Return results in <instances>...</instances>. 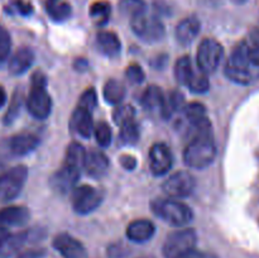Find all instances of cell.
<instances>
[{
	"instance_id": "cell-4",
	"label": "cell",
	"mask_w": 259,
	"mask_h": 258,
	"mask_svg": "<svg viewBox=\"0 0 259 258\" xmlns=\"http://www.w3.org/2000/svg\"><path fill=\"white\" fill-rule=\"evenodd\" d=\"M47 80L42 72H35L32 76L30 91L27 99V109L35 119L47 118L52 111V99L47 93Z\"/></svg>"
},
{
	"instance_id": "cell-43",
	"label": "cell",
	"mask_w": 259,
	"mask_h": 258,
	"mask_svg": "<svg viewBox=\"0 0 259 258\" xmlns=\"http://www.w3.org/2000/svg\"><path fill=\"white\" fill-rule=\"evenodd\" d=\"M181 258H217L214 254H211V253H207V252H201V250H191V252H189L187 254L182 255Z\"/></svg>"
},
{
	"instance_id": "cell-12",
	"label": "cell",
	"mask_w": 259,
	"mask_h": 258,
	"mask_svg": "<svg viewBox=\"0 0 259 258\" xmlns=\"http://www.w3.org/2000/svg\"><path fill=\"white\" fill-rule=\"evenodd\" d=\"M80 174L81 169H77L75 167H71L68 164L63 163L53 174V176L51 177V186H52L53 190L61 192V194L68 192L75 187L76 182H77L78 177H80Z\"/></svg>"
},
{
	"instance_id": "cell-16",
	"label": "cell",
	"mask_w": 259,
	"mask_h": 258,
	"mask_svg": "<svg viewBox=\"0 0 259 258\" xmlns=\"http://www.w3.org/2000/svg\"><path fill=\"white\" fill-rule=\"evenodd\" d=\"M156 228L151 220L138 219L132 222L126 228V237L134 243H144L154 235Z\"/></svg>"
},
{
	"instance_id": "cell-6",
	"label": "cell",
	"mask_w": 259,
	"mask_h": 258,
	"mask_svg": "<svg viewBox=\"0 0 259 258\" xmlns=\"http://www.w3.org/2000/svg\"><path fill=\"white\" fill-rule=\"evenodd\" d=\"M196 242V232L190 228L171 233L163 244L164 258H181L195 249Z\"/></svg>"
},
{
	"instance_id": "cell-18",
	"label": "cell",
	"mask_w": 259,
	"mask_h": 258,
	"mask_svg": "<svg viewBox=\"0 0 259 258\" xmlns=\"http://www.w3.org/2000/svg\"><path fill=\"white\" fill-rule=\"evenodd\" d=\"M200 20L196 17H189L186 19L181 20L176 27V39L181 45L187 46L195 40V38L199 35Z\"/></svg>"
},
{
	"instance_id": "cell-25",
	"label": "cell",
	"mask_w": 259,
	"mask_h": 258,
	"mask_svg": "<svg viewBox=\"0 0 259 258\" xmlns=\"http://www.w3.org/2000/svg\"><path fill=\"white\" fill-rule=\"evenodd\" d=\"M103 94L106 103L118 105L123 101L124 96H125V88L118 80H109L104 86Z\"/></svg>"
},
{
	"instance_id": "cell-15",
	"label": "cell",
	"mask_w": 259,
	"mask_h": 258,
	"mask_svg": "<svg viewBox=\"0 0 259 258\" xmlns=\"http://www.w3.org/2000/svg\"><path fill=\"white\" fill-rule=\"evenodd\" d=\"M83 168L86 169L89 176L99 177L104 176L106 174L109 168V159L105 154L103 153L99 149H91L90 152L86 153V159L85 164H83Z\"/></svg>"
},
{
	"instance_id": "cell-13",
	"label": "cell",
	"mask_w": 259,
	"mask_h": 258,
	"mask_svg": "<svg viewBox=\"0 0 259 258\" xmlns=\"http://www.w3.org/2000/svg\"><path fill=\"white\" fill-rule=\"evenodd\" d=\"M53 247L63 258H88L85 247L67 233H61L53 239Z\"/></svg>"
},
{
	"instance_id": "cell-23",
	"label": "cell",
	"mask_w": 259,
	"mask_h": 258,
	"mask_svg": "<svg viewBox=\"0 0 259 258\" xmlns=\"http://www.w3.org/2000/svg\"><path fill=\"white\" fill-rule=\"evenodd\" d=\"M28 240V233L22 232L17 234H10L7 242L0 247V258H9L14 255L20 248L24 245V243Z\"/></svg>"
},
{
	"instance_id": "cell-19",
	"label": "cell",
	"mask_w": 259,
	"mask_h": 258,
	"mask_svg": "<svg viewBox=\"0 0 259 258\" xmlns=\"http://www.w3.org/2000/svg\"><path fill=\"white\" fill-rule=\"evenodd\" d=\"M34 62V53L30 48L22 47L12 56L9 61V72L12 75H22L29 70Z\"/></svg>"
},
{
	"instance_id": "cell-40",
	"label": "cell",
	"mask_w": 259,
	"mask_h": 258,
	"mask_svg": "<svg viewBox=\"0 0 259 258\" xmlns=\"http://www.w3.org/2000/svg\"><path fill=\"white\" fill-rule=\"evenodd\" d=\"M121 167L125 168L126 171H133L137 167V159L133 156H129V154H123V156L119 158Z\"/></svg>"
},
{
	"instance_id": "cell-30",
	"label": "cell",
	"mask_w": 259,
	"mask_h": 258,
	"mask_svg": "<svg viewBox=\"0 0 259 258\" xmlns=\"http://www.w3.org/2000/svg\"><path fill=\"white\" fill-rule=\"evenodd\" d=\"M120 138L126 144H136L139 139V126L133 119L120 125Z\"/></svg>"
},
{
	"instance_id": "cell-29",
	"label": "cell",
	"mask_w": 259,
	"mask_h": 258,
	"mask_svg": "<svg viewBox=\"0 0 259 258\" xmlns=\"http://www.w3.org/2000/svg\"><path fill=\"white\" fill-rule=\"evenodd\" d=\"M187 88L195 94H204L209 90L210 82L209 78H207V73L202 72L200 68L194 70V73L190 77L189 83H187Z\"/></svg>"
},
{
	"instance_id": "cell-27",
	"label": "cell",
	"mask_w": 259,
	"mask_h": 258,
	"mask_svg": "<svg viewBox=\"0 0 259 258\" xmlns=\"http://www.w3.org/2000/svg\"><path fill=\"white\" fill-rule=\"evenodd\" d=\"M111 14V5L106 0H99L91 4L90 17L96 25H104L108 23Z\"/></svg>"
},
{
	"instance_id": "cell-11",
	"label": "cell",
	"mask_w": 259,
	"mask_h": 258,
	"mask_svg": "<svg viewBox=\"0 0 259 258\" xmlns=\"http://www.w3.org/2000/svg\"><path fill=\"white\" fill-rule=\"evenodd\" d=\"M174 159L168 147L164 143H156L149 149V167L156 176L166 175L171 169Z\"/></svg>"
},
{
	"instance_id": "cell-20",
	"label": "cell",
	"mask_w": 259,
	"mask_h": 258,
	"mask_svg": "<svg viewBox=\"0 0 259 258\" xmlns=\"http://www.w3.org/2000/svg\"><path fill=\"white\" fill-rule=\"evenodd\" d=\"M29 210L24 206H8L0 210V225L19 227L29 220Z\"/></svg>"
},
{
	"instance_id": "cell-36",
	"label": "cell",
	"mask_w": 259,
	"mask_h": 258,
	"mask_svg": "<svg viewBox=\"0 0 259 258\" xmlns=\"http://www.w3.org/2000/svg\"><path fill=\"white\" fill-rule=\"evenodd\" d=\"M136 115V110L133 109V106L131 105H120L114 110L113 118L118 125H121L125 121L131 120Z\"/></svg>"
},
{
	"instance_id": "cell-8",
	"label": "cell",
	"mask_w": 259,
	"mask_h": 258,
	"mask_svg": "<svg viewBox=\"0 0 259 258\" xmlns=\"http://www.w3.org/2000/svg\"><path fill=\"white\" fill-rule=\"evenodd\" d=\"M28 177L27 166H15L4 172L0 177V200L10 201L15 199L22 191Z\"/></svg>"
},
{
	"instance_id": "cell-38",
	"label": "cell",
	"mask_w": 259,
	"mask_h": 258,
	"mask_svg": "<svg viewBox=\"0 0 259 258\" xmlns=\"http://www.w3.org/2000/svg\"><path fill=\"white\" fill-rule=\"evenodd\" d=\"M12 48V39L10 34L3 25H0V61H4L8 58Z\"/></svg>"
},
{
	"instance_id": "cell-32",
	"label": "cell",
	"mask_w": 259,
	"mask_h": 258,
	"mask_svg": "<svg viewBox=\"0 0 259 258\" xmlns=\"http://www.w3.org/2000/svg\"><path fill=\"white\" fill-rule=\"evenodd\" d=\"M253 63L259 67V28H253L244 39Z\"/></svg>"
},
{
	"instance_id": "cell-1",
	"label": "cell",
	"mask_w": 259,
	"mask_h": 258,
	"mask_svg": "<svg viewBox=\"0 0 259 258\" xmlns=\"http://www.w3.org/2000/svg\"><path fill=\"white\" fill-rule=\"evenodd\" d=\"M225 75L239 85H249L259 78V67L253 63L244 40L233 48L225 65Z\"/></svg>"
},
{
	"instance_id": "cell-39",
	"label": "cell",
	"mask_w": 259,
	"mask_h": 258,
	"mask_svg": "<svg viewBox=\"0 0 259 258\" xmlns=\"http://www.w3.org/2000/svg\"><path fill=\"white\" fill-rule=\"evenodd\" d=\"M125 75L126 78H128L132 83H142L144 81V77H146L143 68L139 65H137V63L128 66V68H126L125 71Z\"/></svg>"
},
{
	"instance_id": "cell-10",
	"label": "cell",
	"mask_w": 259,
	"mask_h": 258,
	"mask_svg": "<svg viewBox=\"0 0 259 258\" xmlns=\"http://www.w3.org/2000/svg\"><path fill=\"white\" fill-rule=\"evenodd\" d=\"M196 182L191 174L186 171H179L171 175L162 185L164 194L172 199H182L187 197L194 192Z\"/></svg>"
},
{
	"instance_id": "cell-2",
	"label": "cell",
	"mask_w": 259,
	"mask_h": 258,
	"mask_svg": "<svg viewBox=\"0 0 259 258\" xmlns=\"http://www.w3.org/2000/svg\"><path fill=\"white\" fill-rule=\"evenodd\" d=\"M215 157H217V147L212 139V134L190 139L184 152V161L190 168H206L214 162Z\"/></svg>"
},
{
	"instance_id": "cell-9",
	"label": "cell",
	"mask_w": 259,
	"mask_h": 258,
	"mask_svg": "<svg viewBox=\"0 0 259 258\" xmlns=\"http://www.w3.org/2000/svg\"><path fill=\"white\" fill-rule=\"evenodd\" d=\"M103 191L93 186H89V185L76 187L71 196L73 210L80 215H86L95 211L103 202Z\"/></svg>"
},
{
	"instance_id": "cell-28",
	"label": "cell",
	"mask_w": 259,
	"mask_h": 258,
	"mask_svg": "<svg viewBox=\"0 0 259 258\" xmlns=\"http://www.w3.org/2000/svg\"><path fill=\"white\" fill-rule=\"evenodd\" d=\"M194 66H192L191 58L189 56H184L177 60L176 65H175V77H176L177 82L181 85H186L189 83L190 77L194 73Z\"/></svg>"
},
{
	"instance_id": "cell-35",
	"label": "cell",
	"mask_w": 259,
	"mask_h": 258,
	"mask_svg": "<svg viewBox=\"0 0 259 258\" xmlns=\"http://www.w3.org/2000/svg\"><path fill=\"white\" fill-rule=\"evenodd\" d=\"M184 113L187 120H189V123H192V121H197L200 119L205 118L206 116V109H205V106L202 104L191 103L185 106Z\"/></svg>"
},
{
	"instance_id": "cell-34",
	"label": "cell",
	"mask_w": 259,
	"mask_h": 258,
	"mask_svg": "<svg viewBox=\"0 0 259 258\" xmlns=\"http://www.w3.org/2000/svg\"><path fill=\"white\" fill-rule=\"evenodd\" d=\"M23 104V95L20 91H17V93L13 95L12 103H10L9 109L5 113L4 115V123L5 124H12L13 121L15 120V118L18 116V114L20 113V108H22Z\"/></svg>"
},
{
	"instance_id": "cell-37",
	"label": "cell",
	"mask_w": 259,
	"mask_h": 258,
	"mask_svg": "<svg viewBox=\"0 0 259 258\" xmlns=\"http://www.w3.org/2000/svg\"><path fill=\"white\" fill-rule=\"evenodd\" d=\"M96 104H98V95H96L95 90L93 88H89L81 95L77 106H81V108L93 111L96 108Z\"/></svg>"
},
{
	"instance_id": "cell-21",
	"label": "cell",
	"mask_w": 259,
	"mask_h": 258,
	"mask_svg": "<svg viewBox=\"0 0 259 258\" xmlns=\"http://www.w3.org/2000/svg\"><path fill=\"white\" fill-rule=\"evenodd\" d=\"M96 43L104 55L109 57H115L120 53L121 43L118 35L109 30H101L96 35Z\"/></svg>"
},
{
	"instance_id": "cell-45",
	"label": "cell",
	"mask_w": 259,
	"mask_h": 258,
	"mask_svg": "<svg viewBox=\"0 0 259 258\" xmlns=\"http://www.w3.org/2000/svg\"><path fill=\"white\" fill-rule=\"evenodd\" d=\"M5 103H7V93H5L4 89L0 86V109L5 105Z\"/></svg>"
},
{
	"instance_id": "cell-42",
	"label": "cell",
	"mask_w": 259,
	"mask_h": 258,
	"mask_svg": "<svg viewBox=\"0 0 259 258\" xmlns=\"http://www.w3.org/2000/svg\"><path fill=\"white\" fill-rule=\"evenodd\" d=\"M46 254L45 249H30L27 252H23L17 258H43Z\"/></svg>"
},
{
	"instance_id": "cell-22",
	"label": "cell",
	"mask_w": 259,
	"mask_h": 258,
	"mask_svg": "<svg viewBox=\"0 0 259 258\" xmlns=\"http://www.w3.org/2000/svg\"><path fill=\"white\" fill-rule=\"evenodd\" d=\"M164 100L166 98L163 96V93H162L161 89L158 86H148L146 89V91L143 93V96H142V105L146 110L151 111V113H159L162 114V110H163Z\"/></svg>"
},
{
	"instance_id": "cell-3",
	"label": "cell",
	"mask_w": 259,
	"mask_h": 258,
	"mask_svg": "<svg viewBox=\"0 0 259 258\" xmlns=\"http://www.w3.org/2000/svg\"><path fill=\"white\" fill-rule=\"evenodd\" d=\"M152 211L172 227H185L194 219L191 207L180 200L156 199L151 204Z\"/></svg>"
},
{
	"instance_id": "cell-14",
	"label": "cell",
	"mask_w": 259,
	"mask_h": 258,
	"mask_svg": "<svg viewBox=\"0 0 259 258\" xmlns=\"http://www.w3.org/2000/svg\"><path fill=\"white\" fill-rule=\"evenodd\" d=\"M70 128L77 136L82 137V138H90L94 129H95L93 124L91 111L88 110V109L81 108V106H77L70 119Z\"/></svg>"
},
{
	"instance_id": "cell-44",
	"label": "cell",
	"mask_w": 259,
	"mask_h": 258,
	"mask_svg": "<svg viewBox=\"0 0 259 258\" xmlns=\"http://www.w3.org/2000/svg\"><path fill=\"white\" fill-rule=\"evenodd\" d=\"M9 237H10L9 230H8L5 227H3V225H0V247L7 242V239Z\"/></svg>"
},
{
	"instance_id": "cell-17",
	"label": "cell",
	"mask_w": 259,
	"mask_h": 258,
	"mask_svg": "<svg viewBox=\"0 0 259 258\" xmlns=\"http://www.w3.org/2000/svg\"><path fill=\"white\" fill-rule=\"evenodd\" d=\"M39 144V139L32 133H19L12 137L9 141V148L15 156H25L34 151Z\"/></svg>"
},
{
	"instance_id": "cell-24",
	"label": "cell",
	"mask_w": 259,
	"mask_h": 258,
	"mask_svg": "<svg viewBox=\"0 0 259 258\" xmlns=\"http://www.w3.org/2000/svg\"><path fill=\"white\" fill-rule=\"evenodd\" d=\"M86 153L88 152L83 149V147L81 146L77 142H72L70 146L67 147V151H66L65 161L63 163L68 164L71 167H75V168L81 169L83 168V164H85L86 159Z\"/></svg>"
},
{
	"instance_id": "cell-33",
	"label": "cell",
	"mask_w": 259,
	"mask_h": 258,
	"mask_svg": "<svg viewBox=\"0 0 259 258\" xmlns=\"http://www.w3.org/2000/svg\"><path fill=\"white\" fill-rule=\"evenodd\" d=\"M94 134L100 147L105 148L111 143V129L106 121H99L94 129Z\"/></svg>"
},
{
	"instance_id": "cell-7",
	"label": "cell",
	"mask_w": 259,
	"mask_h": 258,
	"mask_svg": "<svg viewBox=\"0 0 259 258\" xmlns=\"http://www.w3.org/2000/svg\"><path fill=\"white\" fill-rule=\"evenodd\" d=\"M223 46L212 38H205L197 48V66L205 73H212L218 70L223 60Z\"/></svg>"
},
{
	"instance_id": "cell-41",
	"label": "cell",
	"mask_w": 259,
	"mask_h": 258,
	"mask_svg": "<svg viewBox=\"0 0 259 258\" xmlns=\"http://www.w3.org/2000/svg\"><path fill=\"white\" fill-rule=\"evenodd\" d=\"M15 5V9L18 10V12L20 13L22 15H28L32 13V5L29 4V3H25V2H22V0H17V2L14 3Z\"/></svg>"
},
{
	"instance_id": "cell-5",
	"label": "cell",
	"mask_w": 259,
	"mask_h": 258,
	"mask_svg": "<svg viewBox=\"0 0 259 258\" xmlns=\"http://www.w3.org/2000/svg\"><path fill=\"white\" fill-rule=\"evenodd\" d=\"M131 27L134 34L147 43L159 42L164 37L163 23L147 12L131 18Z\"/></svg>"
},
{
	"instance_id": "cell-46",
	"label": "cell",
	"mask_w": 259,
	"mask_h": 258,
	"mask_svg": "<svg viewBox=\"0 0 259 258\" xmlns=\"http://www.w3.org/2000/svg\"><path fill=\"white\" fill-rule=\"evenodd\" d=\"M141 258H152V257H141Z\"/></svg>"
},
{
	"instance_id": "cell-26",
	"label": "cell",
	"mask_w": 259,
	"mask_h": 258,
	"mask_svg": "<svg viewBox=\"0 0 259 258\" xmlns=\"http://www.w3.org/2000/svg\"><path fill=\"white\" fill-rule=\"evenodd\" d=\"M48 15L56 22H62L71 15V7L63 0H46Z\"/></svg>"
},
{
	"instance_id": "cell-31",
	"label": "cell",
	"mask_w": 259,
	"mask_h": 258,
	"mask_svg": "<svg viewBox=\"0 0 259 258\" xmlns=\"http://www.w3.org/2000/svg\"><path fill=\"white\" fill-rule=\"evenodd\" d=\"M146 3L144 0H120L119 2V10L124 15L133 18L136 15L146 12Z\"/></svg>"
}]
</instances>
